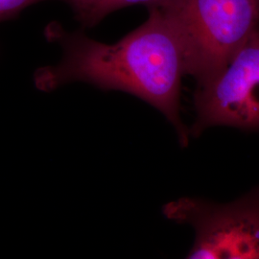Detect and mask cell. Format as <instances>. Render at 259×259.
I'll return each mask as SVG.
<instances>
[{
	"label": "cell",
	"instance_id": "obj_1",
	"mask_svg": "<svg viewBox=\"0 0 259 259\" xmlns=\"http://www.w3.org/2000/svg\"><path fill=\"white\" fill-rule=\"evenodd\" d=\"M148 11L144 23L111 45L82 31L70 32L59 22L49 23L45 36L61 47L62 58L37 68L34 83L44 93L81 82L134 95L160 111L186 147L190 134L181 116L185 47L166 16L156 8Z\"/></svg>",
	"mask_w": 259,
	"mask_h": 259
},
{
	"label": "cell",
	"instance_id": "obj_2",
	"mask_svg": "<svg viewBox=\"0 0 259 259\" xmlns=\"http://www.w3.org/2000/svg\"><path fill=\"white\" fill-rule=\"evenodd\" d=\"M160 11L181 37L185 73L197 87L220 72L259 28V0H175Z\"/></svg>",
	"mask_w": 259,
	"mask_h": 259
},
{
	"label": "cell",
	"instance_id": "obj_3",
	"mask_svg": "<svg viewBox=\"0 0 259 259\" xmlns=\"http://www.w3.org/2000/svg\"><path fill=\"white\" fill-rule=\"evenodd\" d=\"M168 220L193 228L191 259H259V186L229 204L184 197L167 203Z\"/></svg>",
	"mask_w": 259,
	"mask_h": 259
},
{
	"label": "cell",
	"instance_id": "obj_4",
	"mask_svg": "<svg viewBox=\"0 0 259 259\" xmlns=\"http://www.w3.org/2000/svg\"><path fill=\"white\" fill-rule=\"evenodd\" d=\"M193 104L194 138L216 126L259 131V28L220 72L196 87Z\"/></svg>",
	"mask_w": 259,
	"mask_h": 259
},
{
	"label": "cell",
	"instance_id": "obj_5",
	"mask_svg": "<svg viewBox=\"0 0 259 259\" xmlns=\"http://www.w3.org/2000/svg\"><path fill=\"white\" fill-rule=\"evenodd\" d=\"M175 0H75L70 6L81 25L91 28L117 10L137 4H143L148 9H164Z\"/></svg>",
	"mask_w": 259,
	"mask_h": 259
},
{
	"label": "cell",
	"instance_id": "obj_6",
	"mask_svg": "<svg viewBox=\"0 0 259 259\" xmlns=\"http://www.w3.org/2000/svg\"><path fill=\"white\" fill-rule=\"evenodd\" d=\"M41 1L47 0H0V22L17 18L23 10ZM58 1H63L70 7L75 0Z\"/></svg>",
	"mask_w": 259,
	"mask_h": 259
}]
</instances>
